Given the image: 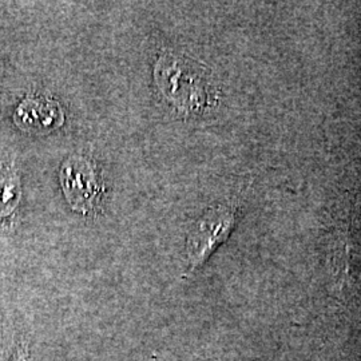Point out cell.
Listing matches in <instances>:
<instances>
[{
    "mask_svg": "<svg viewBox=\"0 0 361 361\" xmlns=\"http://www.w3.org/2000/svg\"><path fill=\"white\" fill-rule=\"evenodd\" d=\"M20 188L13 169L0 165V217H7L19 204Z\"/></svg>",
    "mask_w": 361,
    "mask_h": 361,
    "instance_id": "cell-5",
    "label": "cell"
},
{
    "mask_svg": "<svg viewBox=\"0 0 361 361\" xmlns=\"http://www.w3.org/2000/svg\"><path fill=\"white\" fill-rule=\"evenodd\" d=\"M59 106L43 98H27L15 111V123L25 131L50 129L59 118Z\"/></svg>",
    "mask_w": 361,
    "mask_h": 361,
    "instance_id": "cell-4",
    "label": "cell"
},
{
    "mask_svg": "<svg viewBox=\"0 0 361 361\" xmlns=\"http://www.w3.org/2000/svg\"><path fill=\"white\" fill-rule=\"evenodd\" d=\"M234 225L235 210L231 207H214L195 222L186 244L188 273H193L207 262L213 252L228 240Z\"/></svg>",
    "mask_w": 361,
    "mask_h": 361,
    "instance_id": "cell-2",
    "label": "cell"
},
{
    "mask_svg": "<svg viewBox=\"0 0 361 361\" xmlns=\"http://www.w3.org/2000/svg\"><path fill=\"white\" fill-rule=\"evenodd\" d=\"M155 77L165 95L188 110H200L205 104L210 92L207 83L198 71L189 67L186 61L166 55L157 65Z\"/></svg>",
    "mask_w": 361,
    "mask_h": 361,
    "instance_id": "cell-1",
    "label": "cell"
},
{
    "mask_svg": "<svg viewBox=\"0 0 361 361\" xmlns=\"http://www.w3.org/2000/svg\"><path fill=\"white\" fill-rule=\"evenodd\" d=\"M61 183L68 204L85 214L98 207L104 193V183L95 168L87 158L80 155L71 157L63 164Z\"/></svg>",
    "mask_w": 361,
    "mask_h": 361,
    "instance_id": "cell-3",
    "label": "cell"
},
{
    "mask_svg": "<svg viewBox=\"0 0 361 361\" xmlns=\"http://www.w3.org/2000/svg\"><path fill=\"white\" fill-rule=\"evenodd\" d=\"M11 361H34L30 348H28V344H26V343L18 344V347L15 348V352H13V360Z\"/></svg>",
    "mask_w": 361,
    "mask_h": 361,
    "instance_id": "cell-6",
    "label": "cell"
}]
</instances>
